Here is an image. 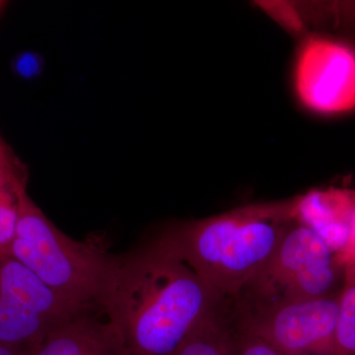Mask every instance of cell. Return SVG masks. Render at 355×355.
Wrapping results in <instances>:
<instances>
[{"instance_id":"1","label":"cell","mask_w":355,"mask_h":355,"mask_svg":"<svg viewBox=\"0 0 355 355\" xmlns=\"http://www.w3.org/2000/svg\"><path fill=\"white\" fill-rule=\"evenodd\" d=\"M223 299L160 234L111 254L96 306L130 355H173Z\"/></svg>"},{"instance_id":"2","label":"cell","mask_w":355,"mask_h":355,"mask_svg":"<svg viewBox=\"0 0 355 355\" xmlns=\"http://www.w3.org/2000/svg\"><path fill=\"white\" fill-rule=\"evenodd\" d=\"M297 211L298 197L253 203L181 222L162 235L205 284L234 299L272 258Z\"/></svg>"},{"instance_id":"3","label":"cell","mask_w":355,"mask_h":355,"mask_svg":"<svg viewBox=\"0 0 355 355\" xmlns=\"http://www.w3.org/2000/svg\"><path fill=\"white\" fill-rule=\"evenodd\" d=\"M18 221L10 256L44 284L81 307L96 306L111 254L95 241L64 234L44 216L25 190L16 187Z\"/></svg>"},{"instance_id":"4","label":"cell","mask_w":355,"mask_h":355,"mask_svg":"<svg viewBox=\"0 0 355 355\" xmlns=\"http://www.w3.org/2000/svg\"><path fill=\"white\" fill-rule=\"evenodd\" d=\"M345 263L326 239L294 220L265 266L233 300L246 312L270 306L336 295L342 291Z\"/></svg>"},{"instance_id":"5","label":"cell","mask_w":355,"mask_h":355,"mask_svg":"<svg viewBox=\"0 0 355 355\" xmlns=\"http://www.w3.org/2000/svg\"><path fill=\"white\" fill-rule=\"evenodd\" d=\"M44 284L11 256L0 259V343L39 345L84 309Z\"/></svg>"},{"instance_id":"6","label":"cell","mask_w":355,"mask_h":355,"mask_svg":"<svg viewBox=\"0 0 355 355\" xmlns=\"http://www.w3.org/2000/svg\"><path fill=\"white\" fill-rule=\"evenodd\" d=\"M293 89L312 113L338 116L355 110V46L324 35H309L299 46Z\"/></svg>"},{"instance_id":"7","label":"cell","mask_w":355,"mask_h":355,"mask_svg":"<svg viewBox=\"0 0 355 355\" xmlns=\"http://www.w3.org/2000/svg\"><path fill=\"white\" fill-rule=\"evenodd\" d=\"M340 293L246 312L231 309L238 326L265 338L282 354L333 355Z\"/></svg>"},{"instance_id":"8","label":"cell","mask_w":355,"mask_h":355,"mask_svg":"<svg viewBox=\"0 0 355 355\" xmlns=\"http://www.w3.org/2000/svg\"><path fill=\"white\" fill-rule=\"evenodd\" d=\"M32 355H130L121 334L96 306L51 331Z\"/></svg>"},{"instance_id":"9","label":"cell","mask_w":355,"mask_h":355,"mask_svg":"<svg viewBox=\"0 0 355 355\" xmlns=\"http://www.w3.org/2000/svg\"><path fill=\"white\" fill-rule=\"evenodd\" d=\"M354 210L355 191L331 189L298 197V220L314 228L329 244L331 239L340 241L338 256L349 246Z\"/></svg>"},{"instance_id":"10","label":"cell","mask_w":355,"mask_h":355,"mask_svg":"<svg viewBox=\"0 0 355 355\" xmlns=\"http://www.w3.org/2000/svg\"><path fill=\"white\" fill-rule=\"evenodd\" d=\"M223 299L191 330L173 355H232V311Z\"/></svg>"},{"instance_id":"11","label":"cell","mask_w":355,"mask_h":355,"mask_svg":"<svg viewBox=\"0 0 355 355\" xmlns=\"http://www.w3.org/2000/svg\"><path fill=\"white\" fill-rule=\"evenodd\" d=\"M333 355H355V256L345 263Z\"/></svg>"},{"instance_id":"12","label":"cell","mask_w":355,"mask_h":355,"mask_svg":"<svg viewBox=\"0 0 355 355\" xmlns=\"http://www.w3.org/2000/svg\"><path fill=\"white\" fill-rule=\"evenodd\" d=\"M22 180L11 181L0 178V258L10 256L18 221L16 187Z\"/></svg>"},{"instance_id":"13","label":"cell","mask_w":355,"mask_h":355,"mask_svg":"<svg viewBox=\"0 0 355 355\" xmlns=\"http://www.w3.org/2000/svg\"><path fill=\"white\" fill-rule=\"evenodd\" d=\"M233 324H234V331H233L232 355H286L265 338L253 331L238 326L234 320H233Z\"/></svg>"},{"instance_id":"14","label":"cell","mask_w":355,"mask_h":355,"mask_svg":"<svg viewBox=\"0 0 355 355\" xmlns=\"http://www.w3.org/2000/svg\"><path fill=\"white\" fill-rule=\"evenodd\" d=\"M265 6L266 11H268V13L275 20L279 21L286 29L291 30L292 33H298L303 30L304 25L300 19V16L298 15L297 11L294 10L289 4L280 3V2L272 4V2H268L266 6Z\"/></svg>"},{"instance_id":"15","label":"cell","mask_w":355,"mask_h":355,"mask_svg":"<svg viewBox=\"0 0 355 355\" xmlns=\"http://www.w3.org/2000/svg\"><path fill=\"white\" fill-rule=\"evenodd\" d=\"M43 60L34 51H23L12 60V70L16 76L24 79H32L41 73Z\"/></svg>"},{"instance_id":"16","label":"cell","mask_w":355,"mask_h":355,"mask_svg":"<svg viewBox=\"0 0 355 355\" xmlns=\"http://www.w3.org/2000/svg\"><path fill=\"white\" fill-rule=\"evenodd\" d=\"M13 158H15L13 154L0 139V163L7 162V161L12 160Z\"/></svg>"},{"instance_id":"17","label":"cell","mask_w":355,"mask_h":355,"mask_svg":"<svg viewBox=\"0 0 355 355\" xmlns=\"http://www.w3.org/2000/svg\"><path fill=\"white\" fill-rule=\"evenodd\" d=\"M7 6V2L3 1V0H0V14L2 13V11L4 10V8H6Z\"/></svg>"}]
</instances>
